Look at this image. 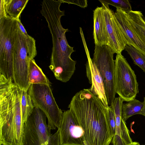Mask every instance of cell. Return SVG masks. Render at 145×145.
<instances>
[{"label": "cell", "mask_w": 145, "mask_h": 145, "mask_svg": "<svg viewBox=\"0 0 145 145\" xmlns=\"http://www.w3.org/2000/svg\"><path fill=\"white\" fill-rule=\"evenodd\" d=\"M93 36L95 45H106L108 36L103 8L97 7L93 13Z\"/></svg>", "instance_id": "obj_14"}, {"label": "cell", "mask_w": 145, "mask_h": 145, "mask_svg": "<svg viewBox=\"0 0 145 145\" xmlns=\"http://www.w3.org/2000/svg\"><path fill=\"white\" fill-rule=\"evenodd\" d=\"M18 28L16 20L0 18V74L7 79L12 78Z\"/></svg>", "instance_id": "obj_6"}, {"label": "cell", "mask_w": 145, "mask_h": 145, "mask_svg": "<svg viewBox=\"0 0 145 145\" xmlns=\"http://www.w3.org/2000/svg\"><path fill=\"white\" fill-rule=\"evenodd\" d=\"M35 107L41 110L46 114L48 125L51 130L58 129L63 112L59 108L53 95L50 86L31 84L28 90Z\"/></svg>", "instance_id": "obj_7"}, {"label": "cell", "mask_w": 145, "mask_h": 145, "mask_svg": "<svg viewBox=\"0 0 145 145\" xmlns=\"http://www.w3.org/2000/svg\"><path fill=\"white\" fill-rule=\"evenodd\" d=\"M104 12L108 36V46L114 53L121 54L128 42L123 35L116 18L115 12L108 4L101 2Z\"/></svg>", "instance_id": "obj_11"}, {"label": "cell", "mask_w": 145, "mask_h": 145, "mask_svg": "<svg viewBox=\"0 0 145 145\" xmlns=\"http://www.w3.org/2000/svg\"><path fill=\"white\" fill-rule=\"evenodd\" d=\"M80 32L88 59L86 64V75L91 85L89 89L107 108L109 106L102 78L97 67L92 61L82 30H80Z\"/></svg>", "instance_id": "obj_12"}, {"label": "cell", "mask_w": 145, "mask_h": 145, "mask_svg": "<svg viewBox=\"0 0 145 145\" xmlns=\"http://www.w3.org/2000/svg\"><path fill=\"white\" fill-rule=\"evenodd\" d=\"M100 2L112 5L127 12L131 11V5L128 0H99Z\"/></svg>", "instance_id": "obj_22"}, {"label": "cell", "mask_w": 145, "mask_h": 145, "mask_svg": "<svg viewBox=\"0 0 145 145\" xmlns=\"http://www.w3.org/2000/svg\"><path fill=\"white\" fill-rule=\"evenodd\" d=\"M21 92L11 78H0V144L22 145Z\"/></svg>", "instance_id": "obj_3"}, {"label": "cell", "mask_w": 145, "mask_h": 145, "mask_svg": "<svg viewBox=\"0 0 145 145\" xmlns=\"http://www.w3.org/2000/svg\"><path fill=\"white\" fill-rule=\"evenodd\" d=\"M143 106V102L136 99L123 103L122 108L121 117L125 121L130 117L137 114H141Z\"/></svg>", "instance_id": "obj_18"}, {"label": "cell", "mask_w": 145, "mask_h": 145, "mask_svg": "<svg viewBox=\"0 0 145 145\" xmlns=\"http://www.w3.org/2000/svg\"><path fill=\"white\" fill-rule=\"evenodd\" d=\"M59 131L60 145H86L84 131L69 109L63 112Z\"/></svg>", "instance_id": "obj_10"}, {"label": "cell", "mask_w": 145, "mask_h": 145, "mask_svg": "<svg viewBox=\"0 0 145 145\" xmlns=\"http://www.w3.org/2000/svg\"><path fill=\"white\" fill-rule=\"evenodd\" d=\"M115 15L118 24L130 45L145 56V41L132 27L125 12L116 8Z\"/></svg>", "instance_id": "obj_13"}, {"label": "cell", "mask_w": 145, "mask_h": 145, "mask_svg": "<svg viewBox=\"0 0 145 145\" xmlns=\"http://www.w3.org/2000/svg\"><path fill=\"white\" fill-rule=\"evenodd\" d=\"M16 20H17L18 27L26 37H30L31 36H30L27 34L24 26L22 24L20 19H19Z\"/></svg>", "instance_id": "obj_25"}, {"label": "cell", "mask_w": 145, "mask_h": 145, "mask_svg": "<svg viewBox=\"0 0 145 145\" xmlns=\"http://www.w3.org/2000/svg\"><path fill=\"white\" fill-rule=\"evenodd\" d=\"M123 101V100L119 97H115L111 105L109 106L113 110L115 116L116 123L115 135L121 138V126L122 119V108Z\"/></svg>", "instance_id": "obj_20"}, {"label": "cell", "mask_w": 145, "mask_h": 145, "mask_svg": "<svg viewBox=\"0 0 145 145\" xmlns=\"http://www.w3.org/2000/svg\"><path fill=\"white\" fill-rule=\"evenodd\" d=\"M114 61L115 92L124 101L133 100L139 92L135 72L121 54H117Z\"/></svg>", "instance_id": "obj_8"}, {"label": "cell", "mask_w": 145, "mask_h": 145, "mask_svg": "<svg viewBox=\"0 0 145 145\" xmlns=\"http://www.w3.org/2000/svg\"><path fill=\"white\" fill-rule=\"evenodd\" d=\"M63 3H67L69 4H75L82 8H85L88 6V1L86 0H63Z\"/></svg>", "instance_id": "obj_24"}, {"label": "cell", "mask_w": 145, "mask_h": 145, "mask_svg": "<svg viewBox=\"0 0 145 145\" xmlns=\"http://www.w3.org/2000/svg\"><path fill=\"white\" fill-rule=\"evenodd\" d=\"M106 116L110 135L113 138L116 132V120L114 112L110 106L106 108Z\"/></svg>", "instance_id": "obj_23"}, {"label": "cell", "mask_w": 145, "mask_h": 145, "mask_svg": "<svg viewBox=\"0 0 145 145\" xmlns=\"http://www.w3.org/2000/svg\"><path fill=\"white\" fill-rule=\"evenodd\" d=\"M143 106L141 111V114L145 116V97L144 98V101L143 102Z\"/></svg>", "instance_id": "obj_26"}, {"label": "cell", "mask_w": 145, "mask_h": 145, "mask_svg": "<svg viewBox=\"0 0 145 145\" xmlns=\"http://www.w3.org/2000/svg\"><path fill=\"white\" fill-rule=\"evenodd\" d=\"M21 107L22 116L24 123L32 112L34 106L28 91L21 90Z\"/></svg>", "instance_id": "obj_19"}, {"label": "cell", "mask_w": 145, "mask_h": 145, "mask_svg": "<svg viewBox=\"0 0 145 145\" xmlns=\"http://www.w3.org/2000/svg\"><path fill=\"white\" fill-rule=\"evenodd\" d=\"M68 108L84 131L86 145H110L112 137L107 120L106 108L89 89L77 93Z\"/></svg>", "instance_id": "obj_2"}, {"label": "cell", "mask_w": 145, "mask_h": 145, "mask_svg": "<svg viewBox=\"0 0 145 145\" xmlns=\"http://www.w3.org/2000/svg\"><path fill=\"white\" fill-rule=\"evenodd\" d=\"M37 55L35 40L31 36H25L18 25L12 79L21 90H28L30 85L28 77L29 62Z\"/></svg>", "instance_id": "obj_4"}, {"label": "cell", "mask_w": 145, "mask_h": 145, "mask_svg": "<svg viewBox=\"0 0 145 145\" xmlns=\"http://www.w3.org/2000/svg\"><path fill=\"white\" fill-rule=\"evenodd\" d=\"M126 13L132 28L145 41V18L141 12L132 10Z\"/></svg>", "instance_id": "obj_16"}, {"label": "cell", "mask_w": 145, "mask_h": 145, "mask_svg": "<svg viewBox=\"0 0 145 145\" xmlns=\"http://www.w3.org/2000/svg\"><path fill=\"white\" fill-rule=\"evenodd\" d=\"M124 50L129 55L134 63L145 73V56L130 45H127Z\"/></svg>", "instance_id": "obj_21"}, {"label": "cell", "mask_w": 145, "mask_h": 145, "mask_svg": "<svg viewBox=\"0 0 145 145\" xmlns=\"http://www.w3.org/2000/svg\"><path fill=\"white\" fill-rule=\"evenodd\" d=\"M28 0H3L6 17L17 20L28 3Z\"/></svg>", "instance_id": "obj_15"}, {"label": "cell", "mask_w": 145, "mask_h": 145, "mask_svg": "<svg viewBox=\"0 0 145 145\" xmlns=\"http://www.w3.org/2000/svg\"><path fill=\"white\" fill-rule=\"evenodd\" d=\"M62 3V0H44L40 13L48 24L52 37L49 68L57 79L65 83L73 75L76 61L71 57L75 51L69 45L66 37V33L69 30L64 28L61 23V17L65 15L64 10L60 9Z\"/></svg>", "instance_id": "obj_1"}, {"label": "cell", "mask_w": 145, "mask_h": 145, "mask_svg": "<svg viewBox=\"0 0 145 145\" xmlns=\"http://www.w3.org/2000/svg\"></svg>", "instance_id": "obj_28"}, {"label": "cell", "mask_w": 145, "mask_h": 145, "mask_svg": "<svg viewBox=\"0 0 145 145\" xmlns=\"http://www.w3.org/2000/svg\"><path fill=\"white\" fill-rule=\"evenodd\" d=\"M28 77L30 84H43L50 86L48 79L41 69L37 64L34 59L30 60Z\"/></svg>", "instance_id": "obj_17"}, {"label": "cell", "mask_w": 145, "mask_h": 145, "mask_svg": "<svg viewBox=\"0 0 145 145\" xmlns=\"http://www.w3.org/2000/svg\"><path fill=\"white\" fill-rule=\"evenodd\" d=\"M128 145H140V144L138 142H132L128 144Z\"/></svg>", "instance_id": "obj_27"}, {"label": "cell", "mask_w": 145, "mask_h": 145, "mask_svg": "<svg viewBox=\"0 0 145 145\" xmlns=\"http://www.w3.org/2000/svg\"><path fill=\"white\" fill-rule=\"evenodd\" d=\"M46 118L41 110L35 107L24 124L22 145H60L58 130L51 134Z\"/></svg>", "instance_id": "obj_5"}, {"label": "cell", "mask_w": 145, "mask_h": 145, "mask_svg": "<svg viewBox=\"0 0 145 145\" xmlns=\"http://www.w3.org/2000/svg\"><path fill=\"white\" fill-rule=\"evenodd\" d=\"M92 60L99 70L104 85L108 104L111 105L115 98L114 72V54L106 45H95Z\"/></svg>", "instance_id": "obj_9"}]
</instances>
